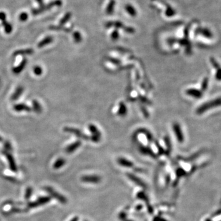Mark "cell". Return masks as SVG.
Instances as JSON below:
<instances>
[{"instance_id": "19", "label": "cell", "mask_w": 221, "mask_h": 221, "mask_svg": "<svg viewBox=\"0 0 221 221\" xmlns=\"http://www.w3.org/2000/svg\"><path fill=\"white\" fill-rule=\"evenodd\" d=\"M54 41V39L52 36H47L46 38H44L43 40H41L38 44V48H42L44 47L49 44H50V43H52Z\"/></svg>"}, {"instance_id": "45", "label": "cell", "mask_w": 221, "mask_h": 221, "mask_svg": "<svg viewBox=\"0 0 221 221\" xmlns=\"http://www.w3.org/2000/svg\"><path fill=\"white\" fill-rule=\"evenodd\" d=\"M139 206H140V207H136V209H141V208H142L141 205H140Z\"/></svg>"}, {"instance_id": "33", "label": "cell", "mask_w": 221, "mask_h": 221, "mask_svg": "<svg viewBox=\"0 0 221 221\" xmlns=\"http://www.w3.org/2000/svg\"><path fill=\"white\" fill-rule=\"evenodd\" d=\"M33 73L36 76H41L43 74V69L40 66H36L33 68Z\"/></svg>"}, {"instance_id": "7", "label": "cell", "mask_w": 221, "mask_h": 221, "mask_svg": "<svg viewBox=\"0 0 221 221\" xmlns=\"http://www.w3.org/2000/svg\"><path fill=\"white\" fill-rule=\"evenodd\" d=\"M64 130L67 132V133H72V134H74L76 136H77L79 138H82V139H84V140H88L89 138H88L86 135H83L82 133V132L78 130V129H74V128H71V127H66L64 129Z\"/></svg>"}, {"instance_id": "8", "label": "cell", "mask_w": 221, "mask_h": 221, "mask_svg": "<svg viewBox=\"0 0 221 221\" xmlns=\"http://www.w3.org/2000/svg\"><path fill=\"white\" fill-rule=\"evenodd\" d=\"M210 61L212 67L216 70V75H215L216 79L218 81H221V67L219 64V63L214 58H211Z\"/></svg>"}, {"instance_id": "17", "label": "cell", "mask_w": 221, "mask_h": 221, "mask_svg": "<svg viewBox=\"0 0 221 221\" xmlns=\"http://www.w3.org/2000/svg\"><path fill=\"white\" fill-rule=\"evenodd\" d=\"M81 145V141H77L70 145L68 146L65 149L66 152L67 154H71L73 152H74L77 149H78Z\"/></svg>"}, {"instance_id": "15", "label": "cell", "mask_w": 221, "mask_h": 221, "mask_svg": "<svg viewBox=\"0 0 221 221\" xmlns=\"http://www.w3.org/2000/svg\"><path fill=\"white\" fill-rule=\"evenodd\" d=\"M24 90V88L22 86H18L14 93L12 95L11 97V100L12 101H16L17 100L19 97L22 95Z\"/></svg>"}, {"instance_id": "39", "label": "cell", "mask_w": 221, "mask_h": 221, "mask_svg": "<svg viewBox=\"0 0 221 221\" xmlns=\"http://www.w3.org/2000/svg\"><path fill=\"white\" fill-rule=\"evenodd\" d=\"M153 221H167V220L160 216H156L154 218Z\"/></svg>"}, {"instance_id": "23", "label": "cell", "mask_w": 221, "mask_h": 221, "mask_svg": "<svg viewBox=\"0 0 221 221\" xmlns=\"http://www.w3.org/2000/svg\"><path fill=\"white\" fill-rule=\"evenodd\" d=\"M49 29L50 30H55V31H66V32H70L71 31L70 29L65 28L62 25H58V26L51 25L49 26Z\"/></svg>"}, {"instance_id": "21", "label": "cell", "mask_w": 221, "mask_h": 221, "mask_svg": "<svg viewBox=\"0 0 221 221\" xmlns=\"http://www.w3.org/2000/svg\"><path fill=\"white\" fill-rule=\"evenodd\" d=\"M2 25H3V27H4L5 32L7 34L11 33L12 31V29H13L12 25L10 23H9V22H8L6 21V19L2 20Z\"/></svg>"}, {"instance_id": "41", "label": "cell", "mask_w": 221, "mask_h": 221, "mask_svg": "<svg viewBox=\"0 0 221 221\" xmlns=\"http://www.w3.org/2000/svg\"><path fill=\"white\" fill-rule=\"evenodd\" d=\"M118 34L116 33V31H115V32L114 33V35L112 34V38L113 39H116V38H117V37H118Z\"/></svg>"}, {"instance_id": "44", "label": "cell", "mask_w": 221, "mask_h": 221, "mask_svg": "<svg viewBox=\"0 0 221 221\" xmlns=\"http://www.w3.org/2000/svg\"><path fill=\"white\" fill-rule=\"evenodd\" d=\"M3 141V139L2 136H0V142H2Z\"/></svg>"}, {"instance_id": "10", "label": "cell", "mask_w": 221, "mask_h": 221, "mask_svg": "<svg viewBox=\"0 0 221 221\" xmlns=\"http://www.w3.org/2000/svg\"><path fill=\"white\" fill-rule=\"evenodd\" d=\"M137 198H138L139 199H141V200H143L144 201L145 203L146 204V206H147V209H148V211L150 214H152L153 212H154V209L152 208V207L150 206V203H149V199L148 197L146 196V195L144 194V192H139L137 194Z\"/></svg>"}, {"instance_id": "24", "label": "cell", "mask_w": 221, "mask_h": 221, "mask_svg": "<svg viewBox=\"0 0 221 221\" xmlns=\"http://www.w3.org/2000/svg\"><path fill=\"white\" fill-rule=\"evenodd\" d=\"M200 33L203 35L204 36L208 38H211L212 37V34L211 32V31L208 29H206V28H202L201 29H200Z\"/></svg>"}, {"instance_id": "43", "label": "cell", "mask_w": 221, "mask_h": 221, "mask_svg": "<svg viewBox=\"0 0 221 221\" xmlns=\"http://www.w3.org/2000/svg\"><path fill=\"white\" fill-rule=\"evenodd\" d=\"M36 1L38 3V4L41 6L43 5V0H36Z\"/></svg>"}, {"instance_id": "27", "label": "cell", "mask_w": 221, "mask_h": 221, "mask_svg": "<svg viewBox=\"0 0 221 221\" xmlns=\"http://www.w3.org/2000/svg\"><path fill=\"white\" fill-rule=\"evenodd\" d=\"M33 194V189L31 187H28L25 191V199L26 200H28L30 199L31 195Z\"/></svg>"}, {"instance_id": "5", "label": "cell", "mask_w": 221, "mask_h": 221, "mask_svg": "<svg viewBox=\"0 0 221 221\" xmlns=\"http://www.w3.org/2000/svg\"><path fill=\"white\" fill-rule=\"evenodd\" d=\"M2 153L6 157V159H7L8 162V164H9V165L10 170L13 172H17V167L16 161L14 159L13 155L9 152L6 151L5 150L2 151Z\"/></svg>"}, {"instance_id": "34", "label": "cell", "mask_w": 221, "mask_h": 221, "mask_svg": "<svg viewBox=\"0 0 221 221\" xmlns=\"http://www.w3.org/2000/svg\"><path fill=\"white\" fill-rule=\"evenodd\" d=\"M140 150L142 153L145 154H147V155H150L152 157H155V155L151 152V150L150 149H149L148 148H145V147H140Z\"/></svg>"}, {"instance_id": "37", "label": "cell", "mask_w": 221, "mask_h": 221, "mask_svg": "<svg viewBox=\"0 0 221 221\" xmlns=\"http://www.w3.org/2000/svg\"><path fill=\"white\" fill-rule=\"evenodd\" d=\"M114 2H111L110 4H109V6H108V12L109 13L111 12L112 11V9H113V8H114Z\"/></svg>"}, {"instance_id": "9", "label": "cell", "mask_w": 221, "mask_h": 221, "mask_svg": "<svg viewBox=\"0 0 221 221\" xmlns=\"http://www.w3.org/2000/svg\"><path fill=\"white\" fill-rule=\"evenodd\" d=\"M173 130L174 132L175 135H176V138L178 139V141L179 143H182L184 140V135H183L182 132L181 130L180 125L178 123H175L173 124Z\"/></svg>"}, {"instance_id": "18", "label": "cell", "mask_w": 221, "mask_h": 221, "mask_svg": "<svg viewBox=\"0 0 221 221\" xmlns=\"http://www.w3.org/2000/svg\"><path fill=\"white\" fill-rule=\"evenodd\" d=\"M117 162L119 165L122 167H125L126 168H133V164L130 161L124 159V158H119L117 160Z\"/></svg>"}, {"instance_id": "2", "label": "cell", "mask_w": 221, "mask_h": 221, "mask_svg": "<svg viewBox=\"0 0 221 221\" xmlns=\"http://www.w3.org/2000/svg\"><path fill=\"white\" fill-rule=\"evenodd\" d=\"M61 5H62V2L61 1V0H55V1H53L46 5H43V6H41V7L38 9H33L32 11H31V12H32L33 16H37L46 11L49 10L50 9L52 8L54 6L59 7V6H61Z\"/></svg>"}, {"instance_id": "36", "label": "cell", "mask_w": 221, "mask_h": 221, "mask_svg": "<svg viewBox=\"0 0 221 221\" xmlns=\"http://www.w3.org/2000/svg\"><path fill=\"white\" fill-rule=\"evenodd\" d=\"M208 85V79L206 78H205L202 82V90L203 91H205L207 89Z\"/></svg>"}, {"instance_id": "31", "label": "cell", "mask_w": 221, "mask_h": 221, "mask_svg": "<svg viewBox=\"0 0 221 221\" xmlns=\"http://www.w3.org/2000/svg\"><path fill=\"white\" fill-rule=\"evenodd\" d=\"M126 10H127V11L132 16H135L136 14V12L135 10V9L131 6L130 5H127V6H126Z\"/></svg>"}, {"instance_id": "1", "label": "cell", "mask_w": 221, "mask_h": 221, "mask_svg": "<svg viewBox=\"0 0 221 221\" xmlns=\"http://www.w3.org/2000/svg\"><path fill=\"white\" fill-rule=\"evenodd\" d=\"M220 106H221V97H219L214 100H210L208 102H206L204 104L200 106L196 110V112L197 114L200 115L203 114L206 111H208L210 109H212L214 108H217Z\"/></svg>"}, {"instance_id": "11", "label": "cell", "mask_w": 221, "mask_h": 221, "mask_svg": "<svg viewBox=\"0 0 221 221\" xmlns=\"http://www.w3.org/2000/svg\"><path fill=\"white\" fill-rule=\"evenodd\" d=\"M127 176L132 181H133L137 185L142 187L143 188H146V184L141 179L136 177L135 175H134L133 174H131V173H128Z\"/></svg>"}, {"instance_id": "6", "label": "cell", "mask_w": 221, "mask_h": 221, "mask_svg": "<svg viewBox=\"0 0 221 221\" xmlns=\"http://www.w3.org/2000/svg\"><path fill=\"white\" fill-rule=\"evenodd\" d=\"M100 176L96 174L85 175L81 178V181L85 183L89 184H98L101 181Z\"/></svg>"}, {"instance_id": "38", "label": "cell", "mask_w": 221, "mask_h": 221, "mask_svg": "<svg viewBox=\"0 0 221 221\" xmlns=\"http://www.w3.org/2000/svg\"><path fill=\"white\" fill-rule=\"evenodd\" d=\"M22 211V210L21 209H19V208H13V209H12L11 210H10L9 212L10 214H11V213H16V212H20Z\"/></svg>"}, {"instance_id": "22", "label": "cell", "mask_w": 221, "mask_h": 221, "mask_svg": "<svg viewBox=\"0 0 221 221\" xmlns=\"http://www.w3.org/2000/svg\"><path fill=\"white\" fill-rule=\"evenodd\" d=\"M32 109L37 114H40L43 111V108H42L41 104L37 100H33Z\"/></svg>"}, {"instance_id": "14", "label": "cell", "mask_w": 221, "mask_h": 221, "mask_svg": "<svg viewBox=\"0 0 221 221\" xmlns=\"http://www.w3.org/2000/svg\"><path fill=\"white\" fill-rule=\"evenodd\" d=\"M13 109L16 112H22V111L29 112L31 111V108L30 107L23 103H19L15 105L13 107Z\"/></svg>"}, {"instance_id": "4", "label": "cell", "mask_w": 221, "mask_h": 221, "mask_svg": "<svg viewBox=\"0 0 221 221\" xmlns=\"http://www.w3.org/2000/svg\"><path fill=\"white\" fill-rule=\"evenodd\" d=\"M51 200L50 197H41L38 198L34 202H31L28 203L27 206L28 208H35L39 206H41L42 205H46L50 202Z\"/></svg>"}, {"instance_id": "32", "label": "cell", "mask_w": 221, "mask_h": 221, "mask_svg": "<svg viewBox=\"0 0 221 221\" xmlns=\"http://www.w3.org/2000/svg\"><path fill=\"white\" fill-rule=\"evenodd\" d=\"M127 112V109H126L125 106L124 105L123 103H120V109L119 111V114L121 115V116H123Z\"/></svg>"}, {"instance_id": "40", "label": "cell", "mask_w": 221, "mask_h": 221, "mask_svg": "<svg viewBox=\"0 0 221 221\" xmlns=\"http://www.w3.org/2000/svg\"><path fill=\"white\" fill-rule=\"evenodd\" d=\"M6 19V14L4 12H0V20H3Z\"/></svg>"}, {"instance_id": "13", "label": "cell", "mask_w": 221, "mask_h": 221, "mask_svg": "<svg viewBox=\"0 0 221 221\" xmlns=\"http://www.w3.org/2000/svg\"><path fill=\"white\" fill-rule=\"evenodd\" d=\"M187 95L191 96L195 98H200L202 97V92L198 89L195 88H189L185 91Z\"/></svg>"}, {"instance_id": "25", "label": "cell", "mask_w": 221, "mask_h": 221, "mask_svg": "<svg viewBox=\"0 0 221 221\" xmlns=\"http://www.w3.org/2000/svg\"><path fill=\"white\" fill-rule=\"evenodd\" d=\"M88 129L90 130V131L95 135V136H98V137H100V133L99 132V131L98 130V129H97V127H95V126L93 125H89L88 126Z\"/></svg>"}, {"instance_id": "12", "label": "cell", "mask_w": 221, "mask_h": 221, "mask_svg": "<svg viewBox=\"0 0 221 221\" xmlns=\"http://www.w3.org/2000/svg\"><path fill=\"white\" fill-rule=\"evenodd\" d=\"M26 64H27V60L25 58H24L18 66H17L16 67H14L12 68L13 73L14 74H17V75L19 74L20 73H22L23 71V70L25 68Z\"/></svg>"}, {"instance_id": "3", "label": "cell", "mask_w": 221, "mask_h": 221, "mask_svg": "<svg viewBox=\"0 0 221 221\" xmlns=\"http://www.w3.org/2000/svg\"><path fill=\"white\" fill-rule=\"evenodd\" d=\"M45 190L52 197L58 200L60 203L62 204H66L67 203V199L65 196L57 192L52 187L47 186L45 187Z\"/></svg>"}, {"instance_id": "42", "label": "cell", "mask_w": 221, "mask_h": 221, "mask_svg": "<svg viewBox=\"0 0 221 221\" xmlns=\"http://www.w3.org/2000/svg\"><path fill=\"white\" fill-rule=\"evenodd\" d=\"M78 220H79V217H77V216L74 217L73 218H72V219L70 220V221H78Z\"/></svg>"}, {"instance_id": "26", "label": "cell", "mask_w": 221, "mask_h": 221, "mask_svg": "<svg viewBox=\"0 0 221 221\" xmlns=\"http://www.w3.org/2000/svg\"><path fill=\"white\" fill-rule=\"evenodd\" d=\"M71 14L70 12H67L64 16L63 17L60 21V25H64V24H65L71 18Z\"/></svg>"}, {"instance_id": "28", "label": "cell", "mask_w": 221, "mask_h": 221, "mask_svg": "<svg viewBox=\"0 0 221 221\" xmlns=\"http://www.w3.org/2000/svg\"><path fill=\"white\" fill-rule=\"evenodd\" d=\"M119 218L120 219V220L122 221H133L127 218V214H126L125 212L122 211L119 213Z\"/></svg>"}, {"instance_id": "30", "label": "cell", "mask_w": 221, "mask_h": 221, "mask_svg": "<svg viewBox=\"0 0 221 221\" xmlns=\"http://www.w3.org/2000/svg\"><path fill=\"white\" fill-rule=\"evenodd\" d=\"M4 149H5V150L8 151V152L12 151V146L11 142H9V141H6L4 143Z\"/></svg>"}, {"instance_id": "20", "label": "cell", "mask_w": 221, "mask_h": 221, "mask_svg": "<svg viewBox=\"0 0 221 221\" xmlns=\"http://www.w3.org/2000/svg\"><path fill=\"white\" fill-rule=\"evenodd\" d=\"M66 164V160L63 159V158H59L58 159L53 165V168L55 170H58L61 168L63 166H64Z\"/></svg>"}, {"instance_id": "35", "label": "cell", "mask_w": 221, "mask_h": 221, "mask_svg": "<svg viewBox=\"0 0 221 221\" xmlns=\"http://www.w3.org/2000/svg\"><path fill=\"white\" fill-rule=\"evenodd\" d=\"M28 18V14L26 12H22L19 16V19L21 22L26 21Z\"/></svg>"}, {"instance_id": "16", "label": "cell", "mask_w": 221, "mask_h": 221, "mask_svg": "<svg viewBox=\"0 0 221 221\" xmlns=\"http://www.w3.org/2000/svg\"><path fill=\"white\" fill-rule=\"evenodd\" d=\"M34 53V50L33 49H20L16 50L13 53V56L16 57L17 55H30Z\"/></svg>"}, {"instance_id": "29", "label": "cell", "mask_w": 221, "mask_h": 221, "mask_svg": "<svg viewBox=\"0 0 221 221\" xmlns=\"http://www.w3.org/2000/svg\"><path fill=\"white\" fill-rule=\"evenodd\" d=\"M73 37L76 43H80L82 41V36L81 35V33L78 32V31H75L73 35Z\"/></svg>"}]
</instances>
